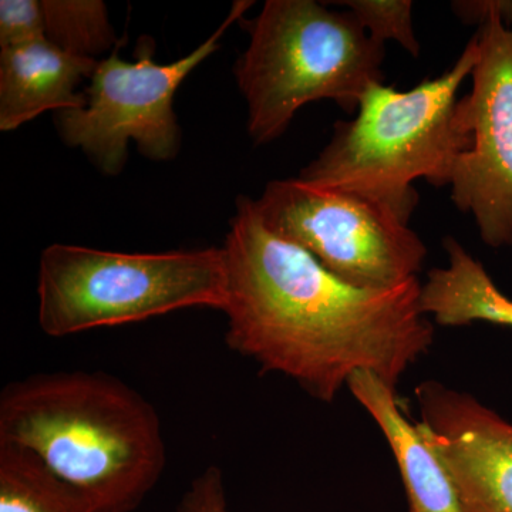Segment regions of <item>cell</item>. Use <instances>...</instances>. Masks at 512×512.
Segmentation results:
<instances>
[{"mask_svg":"<svg viewBox=\"0 0 512 512\" xmlns=\"http://www.w3.org/2000/svg\"><path fill=\"white\" fill-rule=\"evenodd\" d=\"M222 249L227 345L320 402H333L362 370L396 387L433 345L419 278L387 289L350 285L269 231L252 198H238Z\"/></svg>","mask_w":512,"mask_h":512,"instance_id":"1","label":"cell"},{"mask_svg":"<svg viewBox=\"0 0 512 512\" xmlns=\"http://www.w3.org/2000/svg\"><path fill=\"white\" fill-rule=\"evenodd\" d=\"M0 444L25 448L96 512H133L167 461L160 419L103 372L37 373L0 394Z\"/></svg>","mask_w":512,"mask_h":512,"instance_id":"2","label":"cell"},{"mask_svg":"<svg viewBox=\"0 0 512 512\" xmlns=\"http://www.w3.org/2000/svg\"><path fill=\"white\" fill-rule=\"evenodd\" d=\"M477 59L474 35L453 67L436 79L407 92L373 84L355 119L335 123L329 143L299 178L365 198L409 224L419 204L414 181L448 187L458 157L470 148L457 96Z\"/></svg>","mask_w":512,"mask_h":512,"instance_id":"3","label":"cell"},{"mask_svg":"<svg viewBox=\"0 0 512 512\" xmlns=\"http://www.w3.org/2000/svg\"><path fill=\"white\" fill-rule=\"evenodd\" d=\"M244 25L249 45L234 73L256 146L281 137L313 101L356 114L367 90L383 83L384 45L353 13L315 0H268Z\"/></svg>","mask_w":512,"mask_h":512,"instance_id":"4","label":"cell"},{"mask_svg":"<svg viewBox=\"0 0 512 512\" xmlns=\"http://www.w3.org/2000/svg\"><path fill=\"white\" fill-rule=\"evenodd\" d=\"M40 329L52 338L141 322L187 308L222 311L224 249L126 254L53 244L40 255Z\"/></svg>","mask_w":512,"mask_h":512,"instance_id":"5","label":"cell"},{"mask_svg":"<svg viewBox=\"0 0 512 512\" xmlns=\"http://www.w3.org/2000/svg\"><path fill=\"white\" fill-rule=\"evenodd\" d=\"M254 2H235L220 28L190 55L161 64L153 59L154 40L141 37L136 62L119 56L99 60L80 109L56 113V127L64 144L80 148L107 175L123 171L127 146L134 141L141 156L167 161L177 157L181 131L174 113V97L181 83L220 47L229 26L244 18Z\"/></svg>","mask_w":512,"mask_h":512,"instance_id":"6","label":"cell"},{"mask_svg":"<svg viewBox=\"0 0 512 512\" xmlns=\"http://www.w3.org/2000/svg\"><path fill=\"white\" fill-rule=\"evenodd\" d=\"M255 204L269 231L359 288L387 289L412 281L426 259V245L409 224L356 195L296 177L271 181Z\"/></svg>","mask_w":512,"mask_h":512,"instance_id":"7","label":"cell"},{"mask_svg":"<svg viewBox=\"0 0 512 512\" xmlns=\"http://www.w3.org/2000/svg\"><path fill=\"white\" fill-rule=\"evenodd\" d=\"M476 36L473 87L457 103L471 144L458 157L448 187L487 247H512V22L494 16Z\"/></svg>","mask_w":512,"mask_h":512,"instance_id":"8","label":"cell"},{"mask_svg":"<svg viewBox=\"0 0 512 512\" xmlns=\"http://www.w3.org/2000/svg\"><path fill=\"white\" fill-rule=\"evenodd\" d=\"M417 429L439 458L460 512H512V423L439 382L416 389Z\"/></svg>","mask_w":512,"mask_h":512,"instance_id":"9","label":"cell"},{"mask_svg":"<svg viewBox=\"0 0 512 512\" xmlns=\"http://www.w3.org/2000/svg\"><path fill=\"white\" fill-rule=\"evenodd\" d=\"M99 60L70 55L46 37L0 52V130L13 131L46 111L80 109L77 87Z\"/></svg>","mask_w":512,"mask_h":512,"instance_id":"10","label":"cell"},{"mask_svg":"<svg viewBox=\"0 0 512 512\" xmlns=\"http://www.w3.org/2000/svg\"><path fill=\"white\" fill-rule=\"evenodd\" d=\"M348 389L386 436L399 464L410 512H460L453 483L417 424L400 412L394 387L375 373L362 370L350 376Z\"/></svg>","mask_w":512,"mask_h":512,"instance_id":"11","label":"cell"},{"mask_svg":"<svg viewBox=\"0 0 512 512\" xmlns=\"http://www.w3.org/2000/svg\"><path fill=\"white\" fill-rule=\"evenodd\" d=\"M447 265L433 268L421 284L420 306L424 315L446 328L476 322L512 328V299L456 238L443 242Z\"/></svg>","mask_w":512,"mask_h":512,"instance_id":"12","label":"cell"},{"mask_svg":"<svg viewBox=\"0 0 512 512\" xmlns=\"http://www.w3.org/2000/svg\"><path fill=\"white\" fill-rule=\"evenodd\" d=\"M0 512H96L25 448L0 444Z\"/></svg>","mask_w":512,"mask_h":512,"instance_id":"13","label":"cell"},{"mask_svg":"<svg viewBox=\"0 0 512 512\" xmlns=\"http://www.w3.org/2000/svg\"><path fill=\"white\" fill-rule=\"evenodd\" d=\"M46 39L70 55L97 60L120 47L101 0H42Z\"/></svg>","mask_w":512,"mask_h":512,"instance_id":"14","label":"cell"},{"mask_svg":"<svg viewBox=\"0 0 512 512\" xmlns=\"http://www.w3.org/2000/svg\"><path fill=\"white\" fill-rule=\"evenodd\" d=\"M329 5L346 6L376 42L399 43L407 53L419 57L412 0H340Z\"/></svg>","mask_w":512,"mask_h":512,"instance_id":"15","label":"cell"},{"mask_svg":"<svg viewBox=\"0 0 512 512\" xmlns=\"http://www.w3.org/2000/svg\"><path fill=\"white\" fill-rule=\"evenodd\" d=\"M46 37L42 0L0 2V49L35 42Z\"/></svg>","mask_w":512,"mask_h":512,"instance_id":"16","label":"cell"},{"mask_svg":"<svg viewBox=\"0 0 512 512\" xmlns=\"http://www.w3.org/2000/svg\"><path fill=\"white\" fill-rule=\"evenodd\" d=\"M177 512H228L224 477L220 468L208 467L192 481Z\"/></svg>","mask_w":512,"mask_h":512,"instance_id":"17","label":"cell"},{"mask_svg":"<svg viewBox=\"0 0 512 512\" xmlns=\"http://www.w3.org/2000/svg\"><path fill=\"white\" fill-rule=\"evenodd\" d=\"M451 9L458 19L478 28L498 15L512 22V0H458L451 3Z\"/></svg>","mask_w":512,"mask_h":512,"instance_id":"18","label":"cell"}]
</instances>
